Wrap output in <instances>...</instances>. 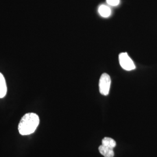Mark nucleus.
Returning a JSON list of instances; mask_svg holds the SVG:
<instances>
[{"instance_id": "nucleus-1", "label": "nucleus", "mask_w": 157, "mask_h": 157, "mask_svg": "<svg viewBox=\"0 0 157 157\" xmlns=\"http://www.w3.org/2000/svg\"><path fill=\"white\" fill-rule=\"evenodd\" d=\"M39 116L34 113H28L23 117L18 126L19 133L23 136L33 133L39 124Z\"/></svg>"}, {"instance_id": "nucleus-2", "label": "nucleus", "mask_w": 157, "mask_h": 157, "mask_svg": "<svg viewBox=\"0 0 157 157\" xmlns=\"http://www.w3.org/2000/svg\"><path fill=\"white\" fill-rule=\"evenodd\" d=\"M111 83V80L109 75L107 73L102 74L99 82V90L102 95H108Z\"/></svg>"}, {"instance_id": "nucleus-3", "label": "nucleus", "mask_w": 157, "mask_h": 157, "mask_svg": "<svg viewBox=\"0 0 157 157\" xmlns=\"http://www.w3.org/2000/svg\"><path fill=\"white\" fill-rule=\"evenodd\" d=\"M119 61L121 67L126 71H130L136 68L134 62L126 52H122L119 54Z\"/></svg>"}, {"instance_id": "nucleus-4", "label": "nucleus", "mask_w": 157, "mask_h": 157, "mask_svg": "<svg viewBox=\"0 0 157 157\" xmlns=\"http://www.w3.org/2000/svg\"><path fill=\"white\" fill-rule=\"evenodd\" d=\"M7 91V87L6 84V79L3 75L0 73V98L6 96Z\"/></svg>"}, {"instance_id": "nucleus-5", "label": "nucleus", "mask_w": 157, "mask_h": 157, "mask_svg": "<svg viewBox=\"0 0 157 157\" xmlns=\"http://www.w3.org/2000/svg\"><path fill=\"white\" fill-rule=\"evenodd\" d=\"M98 150L101 154L104 157H113L114 156V152L112 148L101 145L99 147Z\"/></svg>"}, {"instance_id": "nucleus-6", "label": "nucleus", "mask_w": 157, "mask_h": 157, "mask_svg": "<svg viewBox=\"0 0 157 157\" xmlns=\"http://www.w3.org/2000/svg\"><path fill=\"white\" fill-rule=\"evenodd\" d=\"M98 12L101 17H109L111 14V10L109 7L105 5H101L98 8Z\"/></svg>"}, {"instance_id": "nucleus-7", "label": "nucleus", "mask_w": 157, "mask_h": 157, "mask_svg": "<svg viewBox=\"0 0 157 157\" xmlns=\"http://www.w3.org/2000/svg\"><path fill=\"white\" fill-rule=\"evenodd\" d=\"M102 145L108 147V148L113 149L116 147L117 143L112 138L104 137L102 140Z\"/></svg>"}, {"instance_id": "nucleus-8", "label": "nucleus", "mask_w": 157, "mask_h": 157, "mask_svg": "<svg viewBox=\"0 0 157 157\" xmlns=\"http://www.w3.org/2000/svg\"><path fill=\"white\" fill-rule=\"evenodd\" d=\"M120 0H107L108 4L111 6H117L119 4Z\"/></svg>"}]
</instances>
